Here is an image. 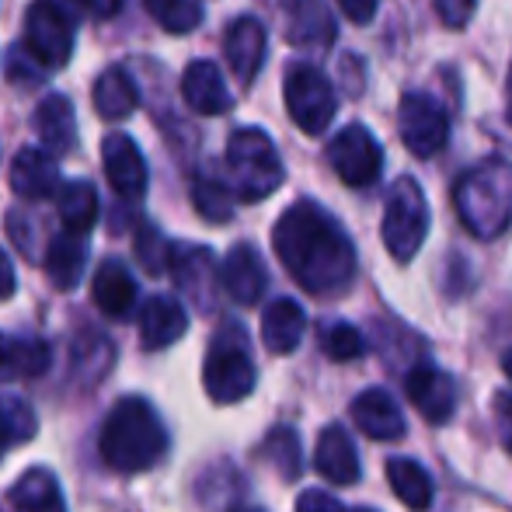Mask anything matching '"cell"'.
Instances as JSON below:
<instances>
[{
  "label": "cell",
  "instance_id": "6da1fadb",
  "mask_svg": "<svg viewBox=\"0 0 512 512\" xmlns=\"http://www.w3.org/2000/svg\"><path fill=\"white\" fill-rule=\"evenodd\" d=\"M283 269L314 297H335L356 279V248L331 213L317 203H293L272 230Z\"/></svg>",
  "mask_w": 512,
  "mask_h": 512
},
{
  "label": "cell",
  "instance_id": "7a4b0ae2",
  "mask_svg": "<svg viewBox=\"0 0 512 512\" xmlns=\"http://www.w3.org/2000/svg\"><path fill=\"white\" fill-rule=\"evenodd\" d=\"M98 450L105 464L119 474L150 471L168 453V429L150 401L122 398L108 411Z\"/></svg>",
  "mask_w": 512,
  "mask_h": 512
},
{
  "label": "cell",
  "instance_id": "3957f363",
  "mask_svg": "<svg viewBox=\"0 0 512 512\" xmlns=\"http://www.w3.org/2000/svg\"><path fill=\"white\" fill-rule=\"evenodd\" d=\"M457 213L474 237H495L512 220V168L485 161L457 182Z\"/></svg>",
  "mask_w": 512,
  "mask_h": 512
},
{
  "label": "cell",
  "instance_id": "277c9868",
  "mask_svg": "<svg viewBox=\"0 0 512 512\" xmlns=\"http://www.w3.org/2000/svg\"><path fill=\"white\" fill-rule=\"evenodd\" d=\"M227 171H230V185H234V196L241 199V203H262V199H269L286 178L276 143L269 140V133H262V129H255V126L237 129V133L230 136Z\"/></svg>",
  "mask_w": 512,
  "mask_h": 512
},
{
  "label": "cell",
  "instance_id": "5b68a950",
  "mask_svg": "<svg viewBox=\"0 0 512 512\" xmlns=\"http://www.w3.org/2000/svg\"><path fill=\"white\" fill-rule=\"evenodd\" d=\"M203 384L209 401L216 405H237L255 391V363L248 356V335L227 321L209 342L206 363H203Z\"/></svg>",
  "mask_w": 512,
  "mask_h": 512
},
{
  "label": "cell",
  "instance_id": "8992f818",
  "mask_svg": "<svg viewBox=\"0 0 512 512\" xmlns=\"http://www.w3.org/2000/svg\"><path fill=\"white\" fill-rule=\"evenodd\" d=\"M429 234V203L415 178H398L387 192L384 244L398 262H411Z\"/></svg>",
  "mask_w": 512,
  "mask_h": 512
},
{
  "label": "cell",
  "instance_id": "52a82bcc",
  "mask_svg": "<svg viewBox=\"0 0 512 512\" xmlns=\"http://www.w3.org/2000/svg\"><path fill=\"white\" fill-rule=\"evenodd\" d=\"M283 95H286V108H290V119L307 136H321L331 126V119H335V108H338L335 88H331L328 77L317 67L297 63V67L286 70Z\"/></svg>",
  "mask_w": 512,
  "mask_h": 512
},
{
  "label": "cell",
  "instance_id": "ba28073f",
  "mask_svg": "<svg viewBox=\"0 0 512 512\" xmlns=\"http://www.w3.org/2000/svg\"><path fill=\"white\" fill-rule=\"evenodd\" d=\"M328 164L335 168V175L342 178L352 189H363V185L377 182L380 164H384V150L373 140V133L359 122L345 126L335 140L328 143Z\"/></svg>",
  "mask_w": 512,
  "mask_h": 512
},
{
  "label": "cell",
  "instance_id": "9c48e42d",
  "mask_svg": "<svg viewBox=\"0 0 512 512\" xmlns=\"http://www.w3.org/2000/svg\"><path fill=\"white\" fill-rule=\"evenodd\" d=\"M25 46L32 49V56L42 67L56 70L70 60L74 53V25H70V14H63L56 4L39 0L32 4L25 18Z\"/></svg>",
  "mask_w": 512,
  "mask_h": 512
},
{
  "label": "cell",
  "instance_id": "30bf717a",
  "mask_svg": "<svg viewBox=\"0 0 512 512\" xmlns=\"http://www.w3.org/2000/svg\"><path fill=\"white\" fill-rule=\"evenodd\" d=\"M398 129L405 147L415 157H436L446 147V140H450V119H446V112L436 105V98L418 95V91L401 98Z\"/></svg>",
  "mask_w": 512,
  "mask_h": 512
},
{
  "label": "cell",
  "instance_id": "8fae6325",
  "mask_svg": "<svg viewBox=\"0 0 512 512\" xmlns=\"http://www.w3.org/2000/svg\"><path fill=\"white\" fill-rule=\"evenodd\" d=\"M405 394L411 405L418 408V415L432 425L450 422L453 411H457V384H453L450 373L439 370V366L422 363V366H415V370H408Z\"/></svg>",
  "mask_w": 512,
  "mask_h": 512
},
{
  "label": "cell",
  "instance_id": "7c38bea8",
  "mask_svg": "<svg viewBox=\"0 0 512 512\" xmlns=\"http://www.w3.org/2000/svg\"><path fill=\"white\" fill-rule=\"evenodd\" d=\"M102 164H105L108 185H112L122 199H143L150 175H147V161H143V154L133 143V136H126V133L105 136Z\"/></svg>",
  "mask_w": 512,
  "mask_h": 512
},
{
  "label": "cell",
  "instance_id": "4fadbf2b",
  "mask_svg": "<svg viewBox=\"0 0 512 512\" xmlns=\"http://www.w3.org/2000/svg\"><path fill=\"white\" fill-rule=\"evenodd\" d=\"M220 286L230 293V300L241 307H255L265 297V286H269V272L265 262L251 244H237L230 248L227 262L220 269Z\"/></svg>",
  "mask_w": 512,
  "mask_h": 512
},
{
  "label": "cell",
  "instance_id": "5bb4252c",
  "mask_svg": "<svg viewBox=\"0 0 512 512\" xmlns=\"http://www.w3.org/2000/svg\"><path fill=\"white\" fill-rule=\"evenodd\" d=\"M60 185H63L60 168H56L53 154L35 150V147H25L14 154V161H11L14 196L28 199V203H46V199H56Z\"/></svg>",
  "mask_w": 512,
  "mask_h": 512
},
{
  "label": "cell",
  "instance_id": "9a60e30c",
  "mask_svg": "<svg viewBox=\"0 0 512 512\" xmlns=\"http://www.w3.org/2000/svg\"><path fill=\"white\" fill-rule=\"evenodd\" d=\"M223 53H227V67L237 77V84L248 88L258 77L265 63V28L258 18H237L230 21L227 35H223Z\"/></svg>",
  "mask_w": 512,
  "mask_h": 512
},
{
  "label": "cell",
  "instance_id": "2e32d148",
  "mask_svg": "<svg viewBox=\"0 0 512 512\" xmlns=\"http://www.w3.org/2000/svg\"><path fill=\"white\" fill-rule=\"evenodd\" d=\"M185 328H189V314H185V307L178 304L175 297H168V293L150 297L140 310V345L147 352L175 345L178 338L185 335Z\"/></svg>",
  "mask_w": 512,
  "mask_h": 512
},
{
  "label": "cell",
  "instance_id": "e0dca14e",
  "mask_svg": "<svg viewBox=\"0 0 512 512\" xmlns=\"http://www.w3.org/2000/svg\"><path fill=\"white\" fill-rule=\"evenodd\" d=\"M352 422L370 439H401L408 429L405 411L398 408V401L391 394L380 391V387H370V391H363L352 401Z\"/></svg>",
  "mask_w": 512,
  "mask_h": 512
},
{
  "label": "cell",
  "instance_id": "ac0fdd59",
  "mask_svg": "<svg viewBox=\"0 0 512 512\" xmlns=\"http://www.w3.org/2000/svg\"><path fill=\"white\" fill-rule=\"evenodd\" d=\"M182 95L192 112H199V115H227L230 108H234V95L227 91V81H223L220 67L209 60L189 63V70H185V77H182Z\"/></svg>",
  "mask_w": 512,
  "mask_h": 512
},
{
  "label": "cell",
  "instance_id": "d6986e66",
  "mask_svg": "<svg viewBox=\"0 0 512 512\" xmlns=\"http://www.w3.org/2000/svg\"><path fill=\"white\" fill-rule=\"evenodd\" d=\"M168 265H171V272H175L178 290H182L185 297H192L203 310L213 307L216 269H213V255H209V248H192V244L175 248L168 258Z\"/></svg>",
  "mask_w": 512,
  "mask_h": 512
},
{
  "label": "cell",
  "instance_id": "ffe728a7",
  "mask_svg": "<svg viewBox=\"0 0 512 512\" xmlns=\"http://www.w3.org/2000/svg\"><path fill=\"white\" fill-rule=\"evenodd\" d=\"M314 464H317V474L338 488L356 485L359 481V453L342 425H328V429L321 432Z\"/></svg>",
  "mask_w": 512,
  "mask_h": 512
},
{
  "label": "cell",
  "instance_id": "44dd1931",
  "mask_svg": "<svg viewBox=\"0 0 512 512\" xmlns=\"http://www.w3.org/2000/svg\"><path fill=\"white\" fill-rule=\"evenodd\" d=\"M307 331V314L304 307L297 304V300H272L269 307H265L262 314V342L269 352H276V356H290L293 349L300 345V338H304Z\"/></svg>",
  "mask_w": 512,
  "mask_h": 512
},
{
  "label": "cell",
  "instance_id": "7402d4cb",
  "mask_svg": "<svg viewBox=\"0 0 512 512\" xmlns=\"http://www.w3.org/2000/svg\"><path fill=\"white\" fill-rule=\"evenodd\" d=\"M35 133L46 154H70L77 143V119L67 95H49L35 108Z\"/></svg>",
  "mask_w": 512,
  "mask_h": 512
},
{
  "label": "cell",
  "instance_id": "603a6c76",
  "mask_svg": "<svg viewBox=\"0 0 512 512\" xmlns=\"http://www.w3.org/2000/svg\"><path fill=\"white\" fill-rule=\"evenodd\" d=\"M283 18L293 46H328L335 39V21L321 0H283Z\"/></svg>",
  "mask_w": 512,
  "mask_h": 512
},
{
  "label": "cell",
  "instance_id": "cb8c5ba5",
  "mask_svg": "<svg viewBox=\"0 0 512 512\" xmlns=\"http://www.w3.org/2000/svg\"><path fill=\"white\" fill-rule=\"evenodd\" d=\"M7 502H11V512H67L60 485L46 467H32L21 474L11 485Z\"/></svg>",
  "mask_w": 512,
  "mask_h": 512
},
{
  "label": "cell",
  "instance_id": "d4e9b609",
  "mask_svg": "<svg viewBox=\"0 0 512 512\" xmlns=\"http://www.w3.org/2000/svg\"><path fill=\"white\" fill-rule=\"evenodd\" d=\"M91 293L95 304L108 317H126L136 307V279L122 262H102L91 279Z\"/></svg>",
  "mask_w": 512,
  "mask_h": 512
},
{
  "label": "cell",
  "instance_id": "484cf974",
  "mask_svg": "<svg viewBox=\"0 0 512 512\" xmlns=\"http://www.w3.org/2000/svg\"><path fill=\"white\" fill-rule=\"evenodd\" d=\"M49 370V345L42 338L0 335V380H35Z\"/></svg>",
  "mask_w": 512,
  "mask_h": 512
},
{
  "label": "cell",
  "instance_id": "4316f807",
  "mask_svg": "<svg viewBox=\"0 0 512 512\" xmlns=\"http://www.w3.org/2000/svg\"><path fill=\"white\" fill-rule=\"evenodd\" d=\"M84 265H88V248L84 237L77 234H60L49 241L46 251V276L56 290H74L84 279Z\"/></svg>",
  "mask_w": 512,
  "mask_h": 512
},
{
  "label": "cell",
  "instance_id": "83f0119b",
  "mask_svg": "<svg viewBox=\"0 0 512 512\" xmlns=\"http://www.w3.org/2000/svg\"><path fill=\"white\" fill-rule=\"evenodd\" d=\"M56 206H60V220L67 234H91L98 220V192L91 182H67L56 192Z\"/></svg>",
  "mask_w": 512,
  "mask_h": 512
},
{
  "label": "cell",
  "instance_id": "f1b7e54d",
  "mask_svg": "<svg viewBox=\"0 0 512 512\" xmlns=\"http://www.w3.org/2000/svg\"><path fill=\"white\" fill-rule=\"evenodd\" d=\"M136 102H140L136 84L122 67H108L95 81V112L102 115V119H108V122L126 119V115L136 108Z\"/></svg>",
  "mask_w": 512,
  "mask_h": 512
},
{
  "label": "cell",
  "instance_id": "f546056e",
  "mask_svg": "<svg viewBox=\"0 0 512 512\" xmlns=\"http://www.w3.org/2000/svg\"><path fill=\"white\" fill-rule=\"evenodd\" d=\"M387 481H391L394 495H398L408 509L425 512L432 506V478L425 474L422 464H415V460L391 457L387 460Z\"/></svg>",
  "mask_w": 512,
  "mask_h": 512
},
{
  "label": "cell",
  "instance_id": "4dcf8cb0",
  "mask_svg": "<svg viewBox=\"0 0 512 512\" xmlns=\"http://www.w3.org/2000/svg\"><path fill=\"white\" fill-rule=\"evenodd\" d=\"M143 7L171 35H189L203 25V4L199 0H143Z\"/></svg>",
  "mask_w": 512,
  "mask_h": 512
},
{
  "label": "cell",
  "instance_id": "1f68e13d",
  "mask_svg": "<svg viewBox=\"0 0 512 512\" xmlns=\"http://www.w3.org/2000/svg\"><path fill=\"white\" fill-rule=\"evenodd\" d=\"M321 349H324V356L335 359V363H352V359H359L366 352V338L359 335L352 324L331 321L328 328L321 331Z\"/></svg>",
  "mask_w": 512,
  "mask_h": 512
},
{
  "label": "cell",
  "instance_id": "d6a6232c",
  "mask_svg": "<svg viewBox=\"0 0 512 512\" xmlns=\"http://www.w3.org/2000/svg\"><path fill=\"white\" fill-rule=\"evenodd\" d=\"M265 457L276 464V471L283 474L286 481L300 478V439L293 429H286V425L272 429L269 439H265Z\"/></svg>",
  "mask_w": 512,
  "mask_h": 512
},
{
  "label": "cell",
  "instance_id": "836d02e7",
  "mask_svg": "<svg viewBox=\"0 0 512 512\" xmlns=\"http://www.w3.org/2000/svg\"><path fill=\"white\" fill-rule=\"evenodd\" d=\"M192 203H196L199 216H206L209 223H227L234 216V199H230L227 185L213 182V178H199L192 185Z\"/></svg>",
  "mask_w": 512,
  "mask_h": 512
},
{
  "label": "cell",
  "instance_id": "e575fe53",
  "mask_svg": "<svg viewBox=\"0 0 512 512\" xmlns=\"http://www.w3.org/2000/svg\"><path fill=\"white\" fill-rule=\"evenodd\" d=\"M0 418H4L7 432H11L14 443H25V439L35 436V411L28 408V401L14 398V394H7V398H0Z\"/></svg>",
  "mask_w": 512,
  "mask_h": 512
},
{
  "label": "cell",
  "instance_id": "d590c367",
  "mask_svg": "<svg viewBox=\"0 0 512 512\" xmlns=\"http://www.w3.org/2000/svg\"><path fill=\"white\" fill-rule=\"evenodd\" d=\"M136 258H140L143 269H147L150 276H161V272L168 269L171 248L154 227H143L140 234H136Z\"/></svg>",
  "mask_w": 512,
  "mask_h": 512
},
{
  "label": "cell",
  "instance_id": "8d00e7d4",
  "mask_svg": "<svg viewBox=\"0 0 512 512\" xmlns=\"http://www.w3.org/2000/svg\"><path fill=\"white\" fill-rule=\"evenodd\" d=\"M49 4H56L70 18H112L122 0H49Z\"/></svg>",
  "mask_w": 512,
  "mask_h": 512
},
{
  "label": "cell",
  "instance_id": "74e56055",
  "mask_svg": "<svg viewBox=\"0 0 512 512\" xmlns=\"http://www.w3.org/2000/svg\"><path fill=\"white\" fill-rule=\"evenodd\" d=\"M474 4H478V0H432L436 18L443 21L446 28H464L467 21L474 18Z\"/></svg>",
  "mask_w": 512,
  "mask_h": 512
},
{
  "label": "cell",
  "instance_id": "f35d334b",
  "mask_svg": "<svg viewBox=\"0 0 512 512\" xmlns=\"http://www.w3.org/2000/svg\"><path fill=\"white\" fill-rule=\"evenodd\" d=\"M297 512H345V506L328 492H304L297 502Z\"/></svg>",
  "mask_w": 512,
  "mask_h": 512
},
{
  "label": "cell",
  "instance_id": "ab89813d",
  "mask_svg": "<svg viewBox=\"0 0 512 512\" xmlns=\"http://www.w3.org/2000/svg\"><path fill=\"white\" fill-rule=\"evenodd\" d=\"M377 4L380 0H338V7H342V14L352 25H370L373 14H377Z\"/></svg>",
  "mask_w": 512,
  "mask_h": 512
},
{
  "label": "cell",
  "instance_id": "60d3db41",
  "mask_svg": "<svg viewBox=\"0 0 512 512\" xmlns=\"http://www.w3.org/2000/svg\"><path fill=\"white\" fill-rule=\"evenodd\" d=\"M495 411H499L502 439H506V450L512 453V394H495Z\"/></svg>",
  "mask_w": 512,
  "mask_h": 512
},
{
  "label": "cell",
  "instance_id": "b9f144b4",
  "mask_svg": "<svg viewBox=\"0 0 512 512\" xmlns=\"http://www.w3.org/2000/svg\"><path fill=\"white\" fill-rule=\"evenodd\" d=\"M11 293H14V269H11V258L0 248V300H7Z\"/></svg>",
  "mask_w": 512,
  "mask_h": 512
},
{
  "label": "cell",
  "instance_id": "7bdbcfd3",
  "mask_svg": "<svg viewBox=\"0 0 512 512\" xmlns=\"http://www.w3.org/2000/svg\"><path fill=\"white\" fill-rule=\"evenodd\" d=\"M14 439H11V432H7V425H4V418H0V457H4V450L11 446Z\"/></svg>",
  "mask_w": 512,
  "mask_h": 512
},
{
  "label": "cell",
  "instance_id": "ee69618b",
  "mask_svg": "<svg viewBox=\"0 0 512 512\" xmlns=\"http://www.w3.org/2000/svg\"><path fill=\"white\" fill-rule=\"evenodd\" d=\"M506 115H509V126H512V70H509V84H506Z\"/></svg>",
  "mask_w": 512,
  "mask_h": 512
},
{
  "label": "cell",
  "instance_id": "f6af8a7d",
  "mask_svg": "<svg viewBox=\"0 0 512 512\" xmlns=\"http://www.w3.org/2000/svg\"><path fill=\"white\" fill-rule=\"evenodd\" d=\"M502 370H506V377L512 380V349L506 352V356H502Z\"/></svg>",
  "mask_w": 512,
  "mask_h": 512
},
{
  "label": "cell",
  "instance_id": "bcb514c9",
  "mask_svg": "<svg viewBox=\"0 0 512 512\" xmlns=\"http://www.w3.org/2000/svg\"><path fill=\"white\" fill-rule=\"evenodd\" d=\"M234 512H262V509H234Z\"/></svg>",
  "mask_w": 512,
  "mask_h": 512
},
{
  "label": "cell",
  "instance_id": "7dc6e473",
  "mask_svg": "<svg viewBox=\"0 0 512 512\" xmlns=\"http://www.w3.org/2000/svg\"><path fill=\"white\" fill-rule=\"evenodd\" d=\"M345 512H373V509H345Z\"/></svg>",
  "mask_w": 512,
  "mask_h": 512
}]
</instances>
